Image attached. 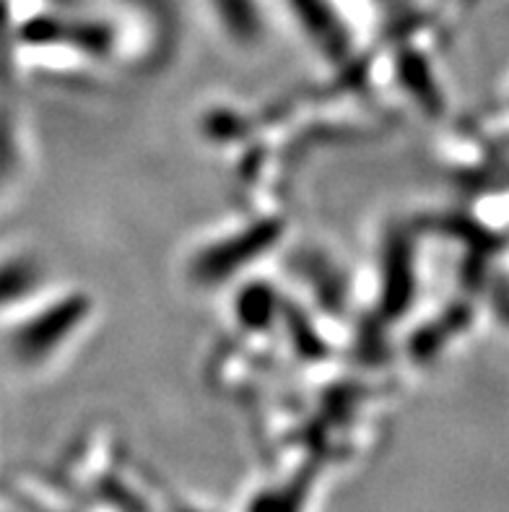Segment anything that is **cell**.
<instances>
[{
    "instance_id": "6da1fadb",
    "label": "cell",
    "mask_w": 509,
    "mask_h": 512,
    "mask_svg": "<svg viewBox=\"0 0 509 512\" xmlns=\"http://www.w3.org/2000/svg\"><path fill=\"white\" fill-rule=\"evenodd\" d=\"M78 315H81V307L76 302H63V305L52 307L47 315L26 325L24 331L16 336V351L21 354V359H34L50 351L52 346H58L65 333L76 325Z\"/></svg>"
},
{
    "instance_id": "7a4b0ae2",
    "label": "cell",
    "mask_w": 509,
    "mask_h": 512,
    "mask_svg": "<svg viewBox=\"0 0 509 512\" xmlns=\"http://www.w3.org/2000/svg\"><path fill=\"white\" fill-rule=\"evenodd\" d=\"M34 284V268L29 263H6L0 266V307L24 297Z\"/></svg>"
}]
</instances>
